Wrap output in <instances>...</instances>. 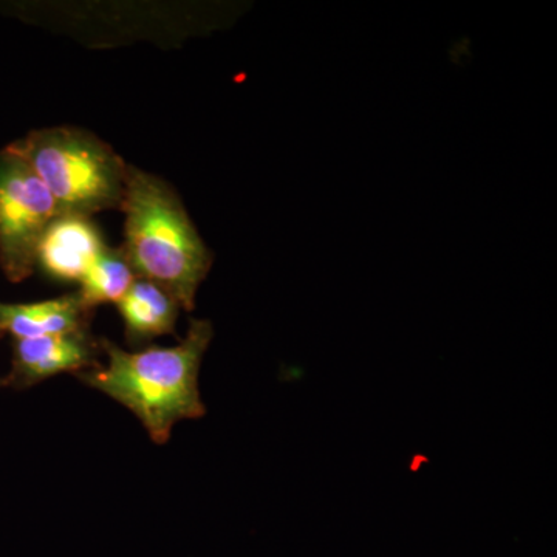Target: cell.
<instances>
[{
    "instance_id": "1",
    "label": "cell",
    "mask_w": 557,
    "mask_h": 557,
    "mask_svg": "<svg viewBox=\"0 0 557 557\" xmlns=\"http://www.w3.org/2000/svg\"><path fill=\"white\" fill-rule=\"evenodd\" d=\"M212 338L214 327L208 319H190L188 332L177 346L127 351L101 339L108 364L95 366L76 376L129 409L150 440L164 445L178 421L199 420L207 413L199 373Z\"/></svg>"
},
{
    "instance_id": "2",
    "label": "cell",
    "mask_w": 557,
    "mask_h": 557,
    "mask_svg": "<svg viewBox=\"0 0 557 557\" xmlns=\"http://www.w3.org/2000/svg\"><path fill=\"white\" fill-rule=\"evenodd\" d=\"M124 249L137 277L171 293L185 311L196 309L201 282L214 256L205 244L185 205L166 180L127 166Z\"/></svg>"
},
{
    "instance_id": "3",
    "label": "cell",
    "mask_w": 557,
    "mask_h": 557,
    "mask_svg": "<svg viewBox=\"0 0 557 557\" xmlns=\"http://www.w3.org/2000/svg\"><path fill=\"white\" fill-rule=\"evenodd\" d=\"M7 148L27 161L61 215L91 219L101 212L121 211L129 164L94 132L46 127L28 132Z\"/></svg>"
},
{
    "instance_id": "4",
    "label": "cell",
    "mask_w": 557,
    "mask_h": 557,
    "mask_svg": "<svg viewBox=\"0 0 557 557\" xmlns=\"http://www.w3.org/2000/svg\"><path fill=\"white\" fill-rule=\"evenodd\" d=\"M61 212L27 161L0 150V270L13 284L35 273L44 233Z\"/></svg>"
},
{
    "instance_id": "5",
    "label": "cell",
    "mask_w": 557,
    "mask_h": 557,
    "mask_svg": "<svg viewBox=\"0 0 557 557\" xmlns=\"http://www.w3.org/2000/svg\"><path fill=\"white\" fill-rule=\"evenodd\" d=\"M100 354L101 339L95 338L90 330L14 339L7 387H32L61 373L79 375L98 366Z\"/></svg>"
},
{
    "instance_id": "6",
    "label": "cell",
    "mask_w": 557,
    "mask_h": 557,
    "mask_svg": "<svg viewBox=\"0 0 557 557\" xmlns=\"http://www.w3.org/2000/svg\"><path fill=\"white\" fill-rule=\"evenodd\" d=\"M104 244L94 220L60 215L50 223L39 242L36 269L39 267L54 281L79 284Z\"/></svg>"
},
{
    "instance_id": "7",
    "label": "cell",
    "mask_w": 557,
    "mask_h": 557,
    "mask_svg": "<svg viewBox=\"0 0 557 557\" xmlns=\"http://www.w3.org/2000/svg\"><path fill=\"white\" fill-rule=\"evenodd\" d=\"M94 311L84 307L78 292L32 304L0 302V332L14 339L40 338L90 330Z\"/></svg>"
},
{
    "instance_id": "8",
    "label": "cell",
    "mask_w": 557,
    "mask_h": 557,
    "mask_svg": "<svg viewBox=\"0 0 557 557\" xmlns=\"http://www.w3.org/2000/svg\"><path fill=\"white\" fill-rule=\"evenodd\" d=\"M132 347L146 346L160 336L174 335L180 304L171 293L148 278L137 277L116 304Z\"/></svg>"
},
{
    "instance_id": "9",
    "label": "cell",
    "mask_w": 557,
    "mask_h": 557,
    "mask_svg": "<svg viewBox=\"0 0 557 557\" xmlns=\"http://www.w3.org/2000/svg\"><path fill=\"white\" fill-rule=\"evenodd\" d=\"M135 278L137 274L132 270L123 247L104 244L81 278L78 295L84 307L91 311L102 304L116 306Z\"/></svg>"
},
{
    "instance_id": "10",
    "label": "cell",
    "mask_w": 557,
    "mask_h": 557,
    "mask_svg": "<svg viewBox=\"0 0 557 557\" xmlns=\"http://www.w3.org/2000/svg\"><path fill=\"white\" fill-rule=\"evenodd\" d=\"M2 387H7V383H5V379H2V376H0V388Z\"/></svg>"
},
{
    "instance_id": "11",
    "label": "cell",
    "mask_w": 557,
    "mask_h": 557,
    "mask_svg": "<svg viewBox=\"0 0 557 557\" xmlns=\"http://www.w3.org/2000/svg\"><path fill=\"white\" fill-rule=\"evenodd\" d=\"M2 336H3V333H2V332H0V338H2Z\"/></svg>"
}]
</instances>
